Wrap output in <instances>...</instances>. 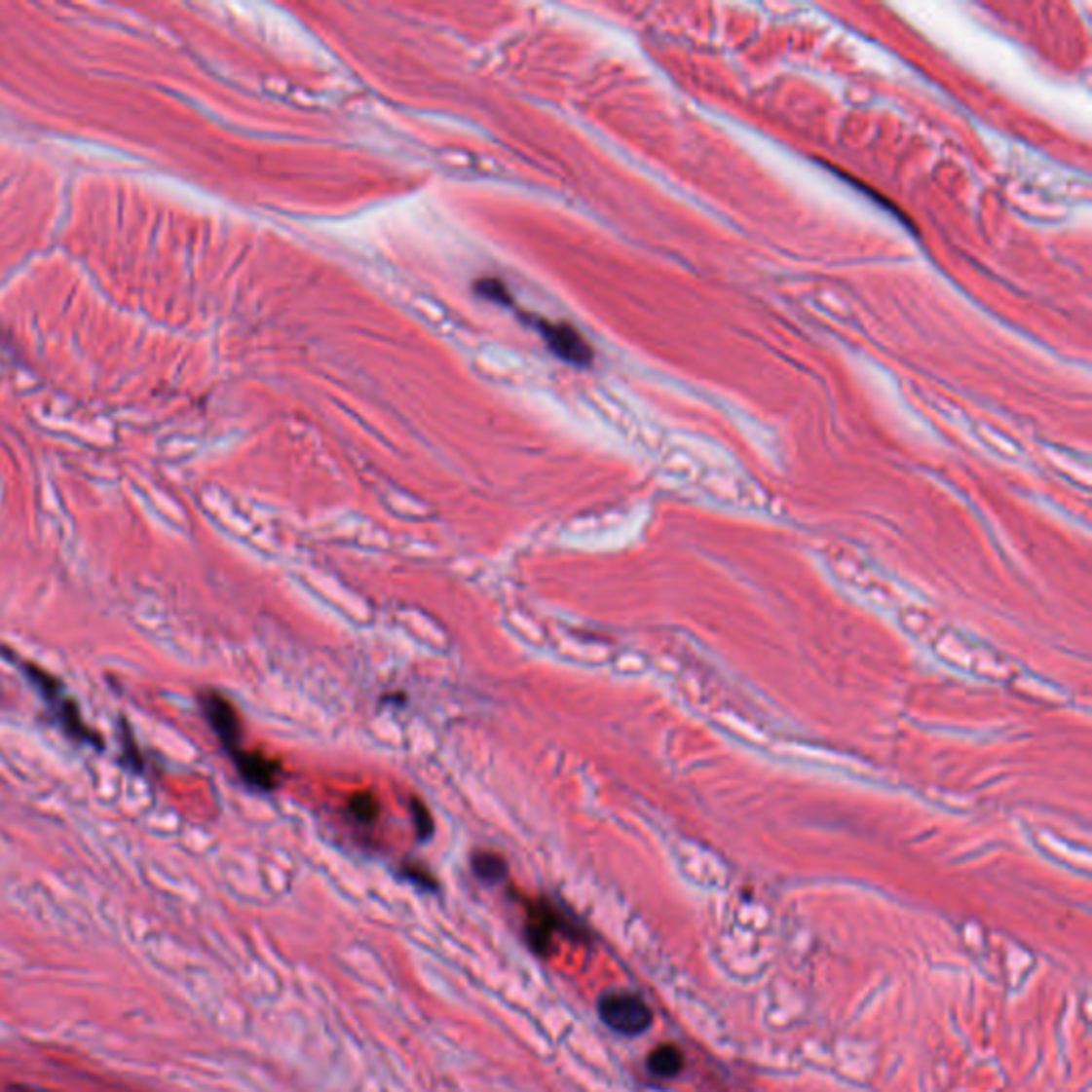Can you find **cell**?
Wrapping results in <instances>:
<instances>
[{"label": "cell", "instance_id": "12", "mask_svg": "<svg viewBox=\"0 0 1092 1092\" xmlns=\"http://www.w3.org/2000/svg\"><path fill=\"white\" fill-rule=\"evenodd\" d=\"M9 1092H50V1090L35 1088V1086H26V1084H14V1086H9Z\"/></svg>", "mask_w": 1092, "mask_h": 1092}, {"label": "cell", "instance_id": "6", "mask_svg": "<svg viewBox=\"0 0 1092 1092\" xmlns=\"http://www.w3.org/2000/svg\"><path fill=\"white\" fill-rule=\"evenodd\" d=\"M235 769L242 774V779L256 787V790H274L280 783V772H282V767L276 760H269L267 756L258 751H245L244 747L233 753L231 756Z\"/></svg>", "mask_w": 1092, "mask_h": 1092}, {"label": "cell", "instance_id": "8", "mask_svg": "<svg viewBox=\"0 0 1092 1092\" xmlns=\"http://www.w3.org/2000/svg\"><path fill=\"white\" fill-rule=\"evenodd\" d=\"M471 871L485 884H502L508 877V862L495 851H476L471 855Z\"/></svg>", "mask_w": 1092, "mask_h": 1092}, {"label": "cell", "instance_id": "1", "mask_svg": "<svg viewBox=\"0 0 1092 1092\" xmlns=\"http://www.w3.org/2000/svg\"><path fill=\"white\" fill-rule=\"evenodd\" d=\"M7 659L14 663L16 668L24 672V677L32 683V688H37L41 700L50 708L54 724L58 726L66 736L73 738L75 742H82V745L94 747L98 751L103 749V738H100L96 732L84 722L80 706H77L71 694L66 692L60 679H56L54 674L43 670L41 666H37V663L16 656V653H9Z\"/></svg>", "mask_w": 1092, "mask_h": 1092}, {"label": "cell", "instance_id": "7", "mask_svg": "<svg viewBox=\"0 0 1092 1092\" xmlns=\"http://www.w3.org/2000/svg\"><path fill=\"white\" fill-rule=\"evenodd\" d=\"M683 1067L685 1056L672 1043H661L647 1056V1069L656 1077H677L683 1072Z\"/></svg>", "mask_w": 1092, "mask_h": 1092}, {"label": "cell", "instance_id": "2", "mask_svg": "<svg viewBox=\"0 0 1092 1092\" xmlns=\"http://www.w3.org/2000/svg\"><path fill=\"white\" fill-rule=\"evenodd\" d=\"M598 1013L608 1029L627 1037L649 1031L653 1024L651 1007L634 993H606L598 1003Z\"/></svg>", "mask_w": 1092, "mask_h": 1092}, {"label": "cell", "instance_id": "10", "mask_svg": "<svg viewBox=\"0 0 1092 1092\" xmlns=\"http://www.w3.org/2000/svg\"><path fill=\"white\" fill-rule=\"evenodd\" d=\"M410 809H412L410 813H412V819H414L416 835H419V839L427 841V839H430V837L433 835V817H432V813H430V809L425 807V803L421 801V798H412V801H410Z\"/></svg>", "mask_w": 1092, "mask_h": 1092}, {"label": "cell", "instance_id": "3", "mask_svg": "<svg viewBox=\"0 0 1092 1092\" xmlns=\"http://www.w3.org/2000/svg\"><path fill=\"white\" fill-rule=\"evenodd\" d=\"M555 932H566L568 937H577V926L574 922L561 914V911L550 903V900L538 898L527 905V926L525 937L532 945L534 952L548 954L553 948Z\"/></svg>", "mask_w": 1092, "mask_h": 1092}, {"label": "cell", "instance_id": "9", "mask_svg": "<svg viewBox=\"0 0 1092 1092\" xmlns=\"http://www.w3.org/2000/svg\"><path fill=\"white\" fill-rule=\"evenodd\" d=\"M348 807H351V813L358 821H374L380 815V805L376 801V796L369 794V792L355 794L351 798V803H348Z\"/></svg>", "mask_w": 1092, "mask_h": 1092}, {"label": "cell", "instance_id": "5", "mask_svg": "<svg viewBox=\"0 0 1092 1092\" xmlns=\"http://www.w3.org/2000/svg\"><path fill=\"white\" fill-rule=\"evenodd\" d=\"M536 329L540 331V335L545 337V342L548 344L550 351H553L559 358H564V361L572 363V365H579L584 367L593 361V351L589 342L584 340V337L574 329L572 324L568 322H548L538 319L536 320Z\"/></svg>", "mask_w": 1092, "mask_h": 1092}, {"label": "cell", "instance_id": "11", "mask_svg": "<svg viewBox=\"0 0 1092 1092\" xmlns=\"http://www.w3.org/2000/svg\"><path fill=\"white\" fill-rule=\"evenodd\" d=\"M476 290L480 292L482 297H487L491 301H498V303H512L510 299V292L506 288V284H502L500 280H493V278H485L476 282Z\"/></svg>", "mask_w": 1092, "mask_h": 1092}, {"label": "cell", "instance_id": "4", "mask_svg": "<svg viewBox=\"0 0 1092 1092\" xmlns=\"http://www.w3.org/2000/svg\"><path fill=\"white\" fill-rule=\"evenodd\" d=\"M201 708L224 751L233 756L242 749V722L235 706L218 692L201 694Z\"/></svg>", "mask_w": 1092, "mask_h": 1092}]
</instances>
